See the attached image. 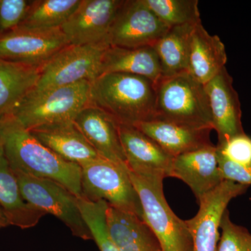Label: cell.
<instances>
[{
  "label": "cell",
  "instance_id": "cell-1",
  "mask_svg": "<svg viewBox=\"0 0 251 251\" xmlns=\"http://www.w3.org/2000/svg\"><path fill=\"white\" fill-rule=\"evenodd\" d=\"M0 145L11 169L53 180L82 196L81 167L44 146L12 114L0 117Z\"/></svg>",
  "mask_w": 251,
  "mask_h": 251
},
{
  "label": "cell",
  "instance_id": "cell-2",
  "mask_svg": "<svg viewBox=\"0 0 251 251\" xmlns=\"http://www.w3.org/2000/svg\"><path fill=\"white\" fill-rule=\"evenodd\" d=\"M90 104L120 125L136 126L156 119V83L131 74H103L91 82Z\"/></svg>",
  "mask_w": 251,
  "mask_h": 251
},
{
  "label": "cell",
  "instance_id": "cell-3",
  "mask_svg": "<svg viewBox=\"0 0 251 251\" xmlns=\"http://www.w3.org/2000/svg\"><path fill=\"white\" fill-rule=\"evenodd\" d=\"M156 119L196 128L213 130L205 86L189 72L161 77L156 83Z\"/></svg>",
  "mask_w": 251,
  "mask_h": 251
},
{
  "label": "cell",
  "instance_id": "cell-4",
  "mask_svg": "<svg viewBox=\"0 0 251 251\" xmlns=\"http://www.w3.org/2000/svg\"><path fill=\"white\" fill-rule=\"evenodd\" d=\"M91 82L81 81L42 93H29L12 115L28 130L52 124L74 122L90 103Z\"/></svg>",
  "mask_w": 251,
  "mask_h": 251
},
{
  "label": "cell",
  "instance_id": "cell-5",
  "mask_svg": "<svg viewBox=\"0 0 251 251\" xmlns=\"http://www.w3.org/2000/svg\"><path fill=\"white\" fill-rule=\"evenodd\" d=\"M80 167L81 198L91 202L105 201L110 206L133 213L143 219L140 198L127 167L100 156Z\"/></svg>",
  "mask_w": 251,
  "mask_h": 251
},
{
  "label": "cell",
  "instance_id": "cell-6",
  "mask_svg": "<svg viewBox=\"0 0 251 251\" xmlns=\"http://www.w3.org/2000/svg\"><path fill=\"white\" fill-rule=\"evenodd\" d=\"M139 196L143 219L158 238L162 251H192V238L186 221L179 219L167 202L163 180L150 179L128 171Z\"/></svg>",
  "mask_w": 251,
  "mask_h": 251
},
{
  "label": "cell",
  "instance_id": "cell-7",
  "mask_svg": "<svg viewBox=\"0 0 251 251\" xmlns=\"http://www.w3.org/2000/svg\"><path fill=\"white\" fill-rule=\"evenodd\" d=\"M12 171L26 202L60 220L75 237L93 240L77 205V196L53 180Z\"/></svg>",
  "mask_w": 251,
  "mask_h": 251
},
{
  "label": "cell",
  "instance_id": "cell-8",
  "mask_svg": "<svg viewBox=\"0 0 251 251\" xmlns=\"http://www.w3.org/2000/svg\"><path fill=\"white\" fill-rule=\"evenodd\" d=\"M106 44L70 45L59 51L40 69L39 80L29 93L39 94L83 80L90 82L100 75Z\"/></svg>",
  "mask_w": 251,
  "mask_h": 251
},
{
  "label": "cell",
  "instance_id": "cell-9",
  "mask_svg": "<svg viewBox=\"0 0 251 251\" xmlns=\"http://www.w3.org/2000/svg\"><path fill=\"white\" fill-rule=\"evenodd\" d=\"M169 28L143 0H125L109 31L107 44L122 48L154 46Z\"/></svg>",
  "mask_w": 251,
  "mask_h": 251
},
{
  "label": "cell",
  "instance_id": "cell-10",
  "mask_svg": "<svg viewBox=\"0 0 251 251\" xmlns=\"http://www.w3.org/2000/svg\"><path fill=\"white\" fill-rule=\"evenodd\" d=\"M70 46L58 29H16L0 35V58L40 70L59 51Z\"/></svg>",
  "mask_w": 251,
  "mask_h": 251
},
{
  "label": "cell",
  "instance_id": "cell-11",
  "mask_svg": "<svg viewBox=\"0 0 251 251\" xmlns=\"http://www.w3.org/2000/svg\"><path fill=\"white\" fill-rule=\"evenodd\" d=\"M249 187L224 180L201 200L197 214L186 221L192 238V251H218L219 229L227 205L232 199L245 193Z\"/></svg>",
  "mask_w": 251,
  "mask_h": 251
},
{
  "label": "cell",
  "instance_id": "cell-12",
  "mask_svg": "<svg viewBox=\"0 0 251 251\" xmlns=\"http://www.w3.org/2000/svg\"><path fill=\"white\" fill-rule=\"evenodd\" d=\"M124 1L81 0L76 10L61 27V30L70 45L108 44L109 31Z\"/></svg>",
  "mask_w": 251,
  "mask_h": 251
},
{
  "label": "cell",
  "instance_id": "cell-13",
  "mask_svg": "<svg viewBox=\"0 0 251 251\" xmlns=\"http://www.w3.org/2000/svg\"><path fill=\"white\" fill-rule=\"evenodd\" d=\"M120 135L128 171L150 179L170 177L174 157L132 126L120 125Z\"/></svg>",
  "mask_w": 251,
  "mask_h": 251
},
{
  "label": "cell",
  "instance_id": "cell-14",
  "mask_svg": "<svg viewBox=\"0 0 251 251\" xmlns=\"http://www.w3.org/2000/svg\"><path fill=\"white\" fill-rule=\"evenodd\" d=\"M204 86L210 105L213 130L218 135L217 145L245 133L240 100L233 87V78L226 67Z\"/></svg>",
  "mask_w": 251,
  "mask_h": 251
},
{
  "label": "cell",
  "instance_id": "cell-15",
  "mask_svg": "<svg viewBox=\"0 0 251 251\" xmlns=\"http://www.w3.org/2000/svg\"><path fill=\"white\" fill-rule=\"evenodd\" d=\"M170 177L188 185L198 203L224 181L218 163L215 145L199 149L175 157Z\"/></svg>",
  "mask_w": 251,
  "mask_h": 251
},
{
  "label": "cell",
  "instance_id": "cell-16",
  "mask_svg": "<svg viewBox=\"0 0 251 251\" xmlns=\"http://www.w3.org/2000/svg\"><path fill=\"white\" fill-rule=\"evenodd\" d=\"M74 123L99 156L127 167L120 124L111 115L90 103L81 110Z\"/></svg>",
  "mask_w": 251,
  "mask_h": 251
},
{
  "label": "cell",
  "instance_id": "cell-17",
  "mask_svg": "<svg viewBox=\"0 0 251 251\" xmlns=\"http://www.w3.org/2000/svg\"><path fill=\"white\" fill-rule=\"evenodd\" d=\"M105 219L109 236L119 251H162L152 229L136 214L108 204Z\"/></svg>",
  "mask_w": 251,
  "mask_h": 251
},
{
  "label": "cell",
  "instance_id": "cell-18",
  "mask_svg": "<svg viewBox=\"0 0 251 251\" xmlns=\"http://www.w3.org/2000/svg\"><path fill=\"white\" fill-rule=\"evenodd\" d=\"M29 131L63 159L80 166L99 156L74 122L41 126Z\"/></svg>",
  "mask_w": 251,
  "mask_h": 251
},
{
  "label": "cell",
  "instance_id": "cell-19",
  "mask_svg": "<svg viewBox=\"0 0 251 251\" xmlns=\"http://www.w3.org/2000/svg\"><path fill=\"white\" fill-rule=\"evenodd\" d=\"M172 156L176 157L213 145L211 129L196 128L161 120L145 122L136 126Z\"/></svg>",
  "mask_w": 251,
  "mask_h": 251
},
{
  "label": "cell",
  "instance_id": "cell-20",
  "mask_svg": "<svg viewBox=\"0 0 251 251\" xmlns=\"http://www.w3.org/2000/svg\"><path fill=\"white\" fill-rule=\"evenodd\" d=\"M112 73L139 75L155 83L162 77L161 64L153 46L122 48L109 46L104 52L99 75Z\"/></svg>",
  "mask_w": 251,
  "mask_h": 251
},
{
  "label": "cell",
  "instance_id": "cell-21",
  "mask_svg": "<svg viewBox=\"0 0 251 251\" xmlns=\"http://www.w3.org/2000/svg\"><path fill=\"white\" fill-rule=\"evenodd\" d=\"M0 207L9 226L25 229L39 224L45 211L25 201L17 178L4 156L0 145Z\"/></svg>",
  "mask_w": 251,
  "mask_h": 251
},
{
  "label": "cell",
  "instance_id": "cell-22",
  "mask_svg": "<svg viewBox=\"0 0 251 251\" xmlns=\"http://www.w3.org/2000/svg\"><path fill=\"white\" fill-rule=\"evenodd\" d=\"M226 47L217 35H211L202 23L196 25L191 38L189 73L205 85L216 76L227 63Z\"/></svg>",
  "mask_w": 251,
  "mask_h": 251
},
{
  "label": "cell",
  "instance_id": "cell-23",
  "mask_svg": "<svg viewBox=\"0 0 251 251\" xmlns=\"http://www.w3.org/2000/svg\"><path fill=\"white\" fill-rule=\"evenodd\" d=\"M40 70L0 58V117L12 114L34 88Z\"/></svg>",
  "mask_w": 251,
  "mask_h": 251
},
{
  "label": "cell",
  "instance_id": "cell-24",
  "mask_svg": "<svg viewBox=\"0 0 251 251\" xmlns=\"http://www.w3.org/2000/svg\"><path fill=\"white\" fill-rule=\"evenodd\" d=\"M196 25L170 27L153 46L161 64L162 77L189 72L191 38Z\"/></svg>",
  "mask_w": 251,
  "mask_h": 251
},
{
  "label": "cell",
  "instance_id": "cell-25",
  "mask_svg": "<svg viewBox=\"0 0 251 251\" xmlns=\"http://www.w3.org/2000/svg\"><path fill=\"white\" fill-rule=\"evenodd\" d=\"M81 0H34L27 17L17 29L49 30L61 28Z\"/></svg>",
  "mask_w": 251,
  "mask_h": 251
},
{
  "label": "cell",
  "instance_id": "cell-26",
  "mask_svg": "<svg viewBox=\"0 0 251 251\" xmlns=\"http://www.w3.org/2000/svg\"><path fill=\"white\" fill-rule=\"evenodd\" d=\"M168 27L202 23L198 0H143Z\"/></svg>",
  "mask_w": 251,
  "mask_h": 251
},
{
  "label": "cell",
  "instance_id": "cell-27",
  "mask_svg": "<svg viewBox=\"0 0 251 251\" xmlns=\"http://www.w3.org/2000/svg\"><path fill=\"white\" fill-rule=\"evenodd\" d=\"M77 202L99 250L119 251L112 242L107 229L105 212L108 206V203L103 201L91 202L81 197L77 198Z\"/></svg>",
  "mask_w": 251,
  "mask_h": 251
},
{
  "label": "cell",
  "instance_id": "cell-28",
  "mask_svg": "<svg viewBox=\"0 0 251 251\" xmlns=\"http://www.w3.org/2000/svg\"><path fill=\"white\" fill-rule=\"evenodd\" d=\"M218 251H251V234L242 226L234 224L229 218L228 210H226L221 227Z\"/></svg>",
  "mask_w": 251,
  "mask_h": 251
},
{
  "label": "cell",
  "instance_id": "cell-29",
  "mask_svg": "<svg viewBox=\"0 0 251 251\" xmlns=\"http://www.w3.org/2000/svg\"><path fill=\"white\" fill-rule=\"evenodd\" d=\"M34 0H0V35L17 29Z\"/></svg>",
  "mask_w": 251,
  "mask_h": 251
},
{
  "label": "cell",
  "instance_id": "cell-30",
  "mask_svg": "<svg viewBox=\"0 0 251 251\" xmlns=\"http://www.w3.org/2000/svg\"><path fill=\"white\" fill-rule=\"evenodd\" d=\"M218 151L229 161L239 164L251 165V138L246 133L236 135L221 145Z\"/></svg>",
  "mask_w": 251,
  "mask_h": 251
},
{
  "label": "cell",
  "instance_id": "cell-31",
  "mask_svg": "<svg viewBox=\"0 0 251 251\" xmlns=\"http://www.w3.org/2000/svg\"><path fill=\"white\" fill-rule=\"evenodd\" d=\"M219 168L224 180L237 184L251 186V165L239 164L229 161L217 150Z\"/></svg>",
  "mask_w": 251,
  "mask_h": 251
},
{
  "label": "cell",
  "instance_id": "cell-32",
  "mask_svg": "<svg viewBox=\"0 0 251 251\" xmlns=\"http://www.w3.org/2000/svg\"><path fill=\"white\" fill-rule=\"evenodd\" d=\"M9 225L8 224L7 220L5 217L2 209L0 207V229L8 227Z\"/></svg>",
  "mask_w": 251,
  "mask_h": 251
}]
</instances>
